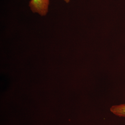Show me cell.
Listing matches in <instances>:
<instances>
[{"label": "cell", "instance_id": "6da1fadb", "mask_svg": "<svg viewBox=\"0 0 125 125\" xmlns=\"http://www.w3.org/2000/svg\"><path fill=\"white\" fill-rule=\"evenodd\" d=\"M49 3V0H30L29 5L33 13L44 16L48 13Z\"/></svg>", "mask_w": 125, "mask_h": 125}, {"label": "cell", "instance_id": "7a4b0ae2", "mask_svg": "<svg viewBox=\"0 0 125 125\" xmlns=\"http://www.w3.org/2000/svg\"><path fill=\"white\" fill-rule=\"evenodd\" d=\"M110 111L117 116L125 117V104L112 106Z\"/></svg>", "mask_w": 125, "mask_h": 125}, {"label": "cell", "instance_id": "3957f363", "mask_svg": "<svg viewBox=\"0 0 125 125\" xmlns=\"http://www.w3.org/2000/svg\"><path fill=\"white\" fill-rule=\"evenodd\" d=\"M64 1L67 3H68V2H69L70 0H64Z\"/></svg>", "mask_w": 125, "mask_h": 125}]
</instances>
